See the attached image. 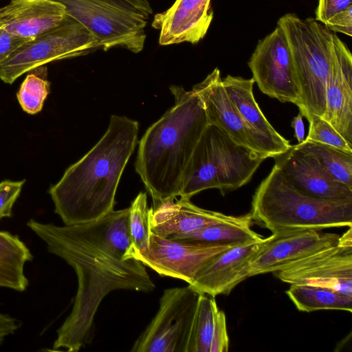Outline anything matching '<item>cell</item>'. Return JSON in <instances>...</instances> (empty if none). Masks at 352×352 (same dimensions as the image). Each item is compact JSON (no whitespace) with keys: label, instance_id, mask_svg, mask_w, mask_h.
<instances>
[{"label":"cell","instance_id":"cell-14","mask_svg":"<svg viewBox=\"0 0 352 352\" xmlns=\"http://www.w3.org/2000/svg\"><path fill=\"white\" fill-rule=\"evenodd\" d=\"M270 236L232 245L208 263L189 287L200 294L215 297L228 295L248 277L251 260L269 241Z\"/></svg>","mask_w":352,"mask_h":352},{"label":"cell","instance_id":"cell-19","mask_svg":"<svg viewBox=\"0 0 352 352\" xmlns=\"http://www.w3.org/2000/svg\"><path fill=\"white\" fill-rule=\"evenodd\" d=\"M212 19L210 0H176L154 16L152 26L160 30L161 45L195 44L205 36Z\"/></svg>","mask_w":352,"mask_h":352},{"label":"cell","instance_id":"cell-22","mask_svg":"<svg viewBox=\"0 0 352 352\" xmlns=\"http://www.w3.org/2000/svg\"><path fill=\"white\" fill-rule=\"evenodd\" d=\"M33 258L30 250L18 235L0 231V287L25 291L29 285L25 265Z\"/></svg>","mask_w":352,"mask_h":352},{"label":"cell","instance_id":"cell-28","mask_svg":"<svg viewBox=\"0 0 352 352\" xmlns=\"http://www.w3.org/2000/svg\"><path fill=\"white\" fill-rule=\"evenodd\" d=\"M129 210V228L134 257L135 254L148 249L152 234L146 194L139 192L131 202Z\"/></svg>","mask_w":352,"mask_h":352},{"label":"cell","instance_id":"cell-34","mask_svg":"<svg viewBox=\"0 0 352 352\" xmlns=\"http://www.w3.org/2000/svg\"><path fill=\"white\" fill-rule=\"evenodd\" d=\"M324 25L330 30L352 36V7L335 14Z\"/></svg>","mask_w":352,"mask_h":352},{"label":"cell","instance_id":"cell-9","mask_svg":"<svg viewBox=\"0 0 352 352\" xmlns=\"http://www.w3.org/2000/svg\"><path fill=\"white\" fill-rule=\"evenodd\" d=\"M200 294L189 285L164 291L159 309L135 341L133 352H186Z\"/></svg>","mask_w":352,"mask_h":352},{"label":"cell","instance_id":"cell-23","mask_svg":"<svg viewBox=\"0 0 352 352\" xmlns=\"http://www.w3.org/2000/svg\"><path fill=\"white\" fill-rule=\"evenodd\" d=\"M252 222L249 213L239 216L234 221L212 224L199 230L169 239L206 245H236L263 239L261 235L251 229Z\"/></svg>","mask_w":352,"mask_h":352},{"label":"cell","instance_id":"cell-10","mask_svg":"<svg viewBox=\"0 0 352 352\" xmlns=\"http://www.w3.org/2000/svg\"><path fill=\"white\" fill-rule=\"evenodd\" d=\"M284 283L329 289L352 296L351 226L336 244L322 248L274 272Z\"/></svg>","mask_w":352,"mask_h":352},{"label":"cell","instance_id":"cell-3","mask_svg":"<svg viewBox=\"0 0 352 352\" xmlns=\"http://www.w3.org/2000/svg\"><path fill=\"white\" fill-rule=\"evenodd\" d=\"M170 90L174 105L144 133L135 165L153 199V208L179 197L186 167L208 124L194 91L175 85Z\"/></svg>","mask_w":352,"mask_h":352},{"label":"cell","instance_id":"cell-2","mask_svg":"<svg viewBox=\"0 0 352 352\" xmlns=\"http://www.w3.org/2000/svg\"><path fill=\"white\" fill-rule=\"evenodd\" d=\"M139 124L113 115L102 137L48 190L65 225L97 220L113 210L120 180L138 141Z\"/></svg>","mask_w":352,"mask_h":352},{"label":"cell","instance_id":"cell-18","mask_svg":"<svg viewBox=\"0 0 352 352\" xmlns=\"http://www.w3.org/2000/svg\"><path fill=\"white\" fill-rule=\"evenodd\" d=\"M222 82L228 96L253 133L262 155L265 158H274L288 151L292 146L289 142L271 125L254 97V79L228 75Z\"/></svg>","mask_w":352,"mask_h":352},{"label":"cell","instance_id":"cell-31","mask_svg":"<svg viewBox=\"0 0 352 352\" xmlns=\"http://www.w3.org/2000/svg\"><path fill=\"white\" fill-rule=\"evenodd\" d=\"M229 349V337L224 312L219 309L214 322L210 352H227Z\"/></svg>","mask_w":352,"mask_h":352},{"label":"cell","instance_id":"cell-24","mask_svg":"<svg viewBox=\"0 0 352 352\" xmlns=\"http://www.w3.org/2000/svg\"><path fill=\"white\" fill-rule=\"evenodd\" d=\"M286 294L300 311L335 309L352 312V296L331 289L293 284Z\"/></svg>","mask_w":352,"mask_h":352},{"label":"cell","instance_id":"cell-17","mask_svg":"<svg viewBox=\"0 0 352 352\" xmlns=\"http://www.w3.org/2000/svg\"><path fill=\"white\" fill-rule=\"evenodd\" d=\"M192 90L202 102L208 124L216 126L236 143L262 155L253 133L226 93L218 68L194 85Z\"/></svg>","mask_w":352,"mask_h":352},{"label":"cell","instance_id":"cell-11","mask_svg":"<svg viewBox=\"0 0 352 352\" xmlns=\"http://www.w3.org/2000/svg\"><path fill=\"white\" fill-rule=\"evenodd\" d=\"M248 66L261 92L281 102L298 104L299 89L293 59L280 26L259 41Z\"/></svg>","mask_w":352,"mask_h":352},{"label":"cell","instance_id":"cell-12","mask_svg":"<svg viewBox=\"0 0 352 352\" xmlns=\"http://www.w3.org/2000/svg\"><path fill=\"white\" fill-rule=\"evenodd\" d=\"M234 245H206L162 237L152 232L148 249L134 258L161 276L190 284L215 256Z\"/></svg>","mask_w":352,"mask_h":352},{"label":"cell","instance_id":"cell-27","mask_svg":"<svg viewBox=\"0 0 352 352\" xmlns=\"http://www.w3.org/2000/svg\"><path fill=\"white\" fill-rule=\"evenodd\" d=\"M16 94L22 109L31 115L39 113L50 92V82L47 78V67L44 65L28 72Z\"/></svg>","mask_w":352,"mask_h":352},{"label":"cell","instance_id":"cell-4","mask_svg":"<svg viewBox=\"0 0 352 352\" xmlns=\"http://www.w3.org/2000/svg\"><path fill=\"white\" fill-rule=\"evenodd\" d=\"M250 214L272 234L351 227L352 199L327 200L302 192L274 166L256 190Z\"/></svg>","mask_w":352,"mask_h":352},{"label":"cell","instance_id":"cell-8","mask_svg":"<svg viewBox=\"0 0 352 352\" xmlns=\"http://www.w3.org/2000/svg\"><path fill=\"white\" fill-rule=\"evenodd\" d=\"M95 36L66 14L60 25L27 41L0 65V79L12 84L21 75L48 63L100 49Z\"/></svg>","mask_w":352,"mask_h":352},{"label":"cell","instance_id":"cell-33","mask_svg":"<svg viewBox=\"0 0 352 352\" xmlns=\"http://www.w3.org/2000/svg\"><path fill=\"white\" fill-rule=\"evenodd\" d=\"M31 39L16 36L0 23V65L22 45Z\"/></svg>","mask_w":352,"mask_h":352},{"label":"cell","instance_id":"cell-1","mask_svg":"<svg viewBox=\"0 0 352 352\" xmlns=\"http://www.w3.org/2000/svg\"><path fill=\"white\" fill-rule=\"evenodd\" d=\"M129 218L127 208L74 225L28 221L48 252L69 265L78 279L72 310L56 331L53 351L76 352L91 341L96 314L109 293L155 288L146 266L133 257Z\"/></svg>","mask_w":352,"mask_h":352},{"label":"cell","instance_id":"cell-20","mask_svg":"<svg viewBox=\"0 0 352 352\" xmlns=\"http://www.w3.org/2000/svg\"><path fill=\"white\" fill-rule=\"evenodd\" d=\"M238 218L239 216L199 208L190 199L182 197L150 208L152 232L166 238L190 233L212 224L234 221Z\"/></svg>","mask_w":352,"mask_h":352},{"label":"cell","instance_id":"cell-13","mask_svg":"<svg viewBox=\"0 0 352 352\" xmlns=\"http://www.w3.org/2000/svg\"><path fill=\"white\" fill-rule=\"evenodd\" d=\"M339 237L337 234L317 230L272 234L250 262L248 277L277 272L295 261L336 244Z\"/></svg>","mask_w":352,"mask_h":352},{"label":"cell","instance_id":"cell-29","mask_svg":"<svg viewBox=\"0 0 352 352\" xmlns=\"http://www.w3.org/2000/svg\"><path fill=\"white\" fill-rule=\"evenodd\" d=\"M304 117L309 122V133L305 140L322 143L352 153V144L323 118L314 113H308Z\"/></svg>","mask_w":352,"mask_h":352},{"label":"cell","instance_id":"cell-16","mask_svg":"<svg viewBox=\"0 0 352 352\" xmlns=\"http://www.w3.org/2000/svg\"><path fill=\"white\" fill-rule=\"evenodd\" d=\"M322 118L352 144V56L334 33Z\"/></svg>","mask_w":352,"mask_h":352},{"label":"cell","instance_id":"cell-15","mask_svg":"<svg viewBox=\"0 0 352 352\" xmlns=\"http://www.w3.org/2000/svg\"><path fill=\"white\" fill-rule=\"evenodd\" d=\"M274 158V166L285 178L305 194L327 200L352 199V187L334 179L296 144Z\"/></svg>","mask_w":352,"mask_h":352},{"label":"cell","instance_id":"cell-35","mask_svg":"<svg viewBox=\"0 0 352 352\" xmlns=\"http://www.w3.org/2000/svg\"><path fill=\"white\" fill-rule=\"evenodd\" d=\"M21 323L16 318L0 313V344L6 338L14 334L21 327Z\"/></svg>","mask_w":352,"mask_h":352},{"label":"cell","instance_id":"cell-26","mask_svg":"<svg viewBox=\"0 0 352 352\" xmlns=\"http://www.w3.org/2000/svg\"><path fill=\"white\" fill-rule=\"evenodd\" d=\"M296 146L312 155L334 179L352 187V153L305 139Z\"/></svg>","mask_w":352,"mask_h":352},{"label":"cell","instance_id":"cell-7","mask_svg":"<svg viewBox=\"0 0 352 352\" xmlns=\"http://www.w3.org/2000/svg\"><path fill=\"white\" fill-rule=\"evenodd\" d=\"M85 26L104 51L122 47L141 52L153 9L148 0H51Z\"/></svg>","mask_w":352,"mask_h":352},{"label":"cell","instance_id":"cell-30","mask_svg":"<svg viewBox=\"0 0 352 352\" xmlns=\"http://www.w3.org/2000/svg\"><path fill=\"white\" fill-rule=\"evenodd\" d=\"M25 179L0 182V219L12 216V208L19 198Z\"/></svg>","mask_w":352,"mask_h":352},{"label":"cell","instance_id":"cell-5","mask_svg":"<svg viewBox=\"0 0 352 352\" xmlns=\"http://www.w3.org/2000/svg\"><path fill=\"white\" fill-rule=\"evenodd\" d=\"M265 159L216 126L208 124L186 167L179 197L190 199L210 188L222 193L236 190L250 182Z\"/></svg>","mask_w":352,"mask_h":352},{"label":"cell","instance_id":"cell-6","mask_svg":"<svg viewBox=\"0 0 352 352\" xmlns=\"http://www.w3.org/2000/svg\"><path fill=\"white\" fill-rule=\"evenodd\" d=\"M277 25L286 36L293 59L299 89L296 106L303 117L314 113L322 118L333 33L313 18L302 19L290 13L281 16Z\"/></svg>","mask_w":352,"mask_h":352},{"label":"cell","instance_id":"cell-32","mask_svg":"<svg viewBox=\"0 0 352 352\" xmlns=\"http://www.w3.org/2000/svg\"><path fill=\"white\" fill-rule=\"evenodd\" d=\"M352 7V0H318L316 20L326 23L335 14Z\"/></svg>","mask_w":352,"mask_h":352},{"label":"cell","instance_id":"cell-36","mask_svg":"<svg viewBox=\"0 0 352 352\" xmlns=\"http://www.w3.org/2000/svg\"><path fill=\"white\" fill-rule=\"evenodd\" d=\"M302 116L299 113L295 116L291 123L294 130V137L298 141V144H300L305 140V126L302 120Z\"/></svg>","mask_w":352,"mask_h":352},{"label":"cell","instance_id":"cell-21","mask_svg":"<svg viewBox=\"0 0 352 352\" xmlns=\"http://www.w3.org/2000/svg\"><path fill=\"white\" fill-rule=\"evenodd\" d=\"M65 7L51 0H10L0 8V23L9 32L32 39L61 23Z\"/></svg>","mask_w":352,"mask_h":352},{"label":"cell","instance_id":"cell-25","mask_svg":"<svg viewBox=\"0 0 352 352\" xmlns=\"http://www.w3.org/2000/svg\"><path fill=\"white\" fill-rule=\"evenodd\" d=\"M219 309L214 297L199 295L186 352H210L215 318Z\"/></svg>","mask_w":352,"mask_h":352}]
</instances>
